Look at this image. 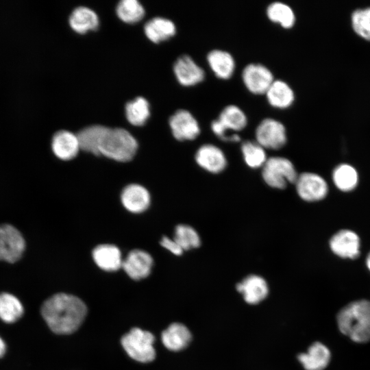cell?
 <instances>
[{
  "label": "cell",
  "mask_w": 370,
  "mask_h": 370,
  "mask_svg": "<svg viewBox=\"0 0 370 370\" xmlns=\"http://www.w3.org/2000/svg\"><path fill=\"white\" fill-rule=\"evenodd\" d=\"M87 313L85 304L78 297L58 293L47 299L41 308V314L49 328L59 334L75 332Z\"/></svg>",
  "instance_id": "obj_1"
},
{
  "label": "cell",
  "mask_w": 370,
  "mask_h": 370,
  "mask_svg": "<svg viewBox=\"0 0 370 370\" xmlns=\"http://www.w3.org/2000/svg\"><path fill=\"white\" fill-rule=\"evenodd\" d=\"M341 332L354 342L370 341V301L360 299L343 307L337 314Z\"/></svg>",
  "instance_id": "obj_2"
},
{
  "label": "cell",
  "mask_w": 370,
  "mask_h": 370,
  "mask_svg": "<svg viewBox=\"0 0 370 370\" xmlns=\"http://www.w3.org/2000/svg\"><path fill=\"white\" fill-rule=\"evenodd\" d=\"M137 149V140L127 130L107 127L99 146V154L117 162H125L134 158Z\"/></svg>",
  "instance_id": "obj_3"
},
{
  "label": "cell",
  "mask_w": 370,
  "mask_h": 370,
  "mask_svg": "<svg viewBox=\"0 0 370 370\" xmlns=\"http://www.w3.org/2000/svg\"><path fill=\"white\" fill-rule=\"evenodd\" d=\"M247 118L245 112L236 105H228L220 112L218 119L212 121V132L221 140L236 143L241 140L237 134L227 135L229 131L239 132L246 127Z\"/></svg>",
  "instance_id": "obj_4"
},
{
  "label": "cell",
  "mask_w": 370,
  "mask_h": 370,
  "mask_svg": "<svg viewBox=\"0 0 370 370\" xmlns=\"http://www.w3.org/2000/svg\"><path fill=\"white\" fill-rule=\"evenodd\" d=\"M262 168V176L265 183L277 189H284L288 184H295L298 177L292 162L283 157L268 158Z\"/></svg>",
  "instance_id": "obj_5"
},
{
  "label": "cell",
  "mask_w": 370,
  "mask_h": 370,
  "mask_svg": "<svg viewBox=\"0 0 370 370\" xmlns=\"http://www.w3.org/2000/svg\"><path fill=\"white\" fill-rule=\"evenodd\" d=\"M154 340L151 332L134 328L122 337L121 345L132 359L140 362H149L156 357Z\"/></svg>",
  "instance_id": "obj_6"
},
{
  "label": "cell",
  "mask_w": 370,
  "mask_h": 370,
  "mask_svg": "<svg viewBox=\"0 0 370 370\" xmlns=\"http://www.w3.org/2000/svg\"><path fill=\"white\" fill-rule=\"evenodd\" d=\"M298 196L307 202L319 201L329 193L327 181L320 175L313 172H304L298 175L295 182Z\"/></svg>",
  "instance_id": "obj_7"
},
{
  "label": "cell",
  "mask_w": 370,
  "mask_h": 370,
  "mask_svg": "<svg viewBox=\"0 0 370 370\" xmlns=\"http://www.w3.org/2000/svg\"><path fill=\"white\" fill-rule=\"evenodd\" d=\"M256 141L265 149L277 150L286 143V131L282 123L266 118L258 125L255 132Z\"/></svg>",
  "instance_id": "obj_8"
},
{
  "label": "cell",
  "mask_w": 370,
  "mask_h": 370,
  "mask_svg": "<svg viewBox=\"0 0 370 370\" xmlns=\"http://www.w3.org/2000/svg\"><path fill=\"white\" fill-rule=\"evenodd\" d=\"M25 241L20 231L10 224L0 225V260L14 263L22 256Z\"/></svg>",
  "instance_id": "obj_9"
},
{
  "label": "cell",
  "mask_w": 370,
  "mask_h": 370,
  "mask_svg": "<svg viewBox=\"0 0 370 370\" xmlns=\"http://www.w3.org/2000/svg\"><path fill=\"white\" fill-rule=\"evenodd\" d=\"M329 247L336 256L354 260L360 254V238L352 230L341 229L331 236L329 240Z\"/></svg>",
  "instance_id": "obj_10"
},
{
  "label": "cell",
  "mask_w": 370,
  "mask_h": 370,
  "mask_svg": "<svg viewBox=\"0 0 370 370\" xmlns=\"http://www.w3.org/2000/svg\"><path fill=\"white\" fill-rule=\"evenodd\" d=\"M241 77L246 88L254 95H265L275 80L272 72L266 66L259 63L246 65Z\"/></svg>",
  "instance_id": "obj_11"
},
{
  "label": "cell",
  "mask_w": 370,
  "mask_h": 370,
  "mask_svg": "<svg viewBox=\"0 0 370 370\" xmlns=\"http://www.w3.org/2000/svg\"><path fill=\"white\" fill-rule=\"evenodd\" d=\"M173 137L180 141L193 140L200 134L201 129L195 117L184 109L177 110L169 120Z\"/></svg>",
  "instance_id": "obj_12"
},
{
  "label": "cell",
  "mask_w": 370,
  "mask_h": 370,
  "mask_svg": "<svg viewBox=\"0 0 370 370\" xmlns=\"http://www.w3.org/2000/svg\"><path fill=\"white\" fill-rule=\"evenodd\" d=\"M153 260L151 256L142 249L130 251L123 260L122 268L135 280L147 278L151 273Z\"/></svg>",
  "instance_id": "obj_13"
},
{
  "label": "cell",
  "mask_w": 370,
  "mask_h": 370,
  "mask_svg": "<svg viewBox=\"0 0 370 370\" xmlns=\"http://www.w3.org/2000/svg\"><path fill=\"white\" fill-rule=\"evenodd\" d=\"M173 72L177 82L184 86H195L205 79L204 69L188 55H182L176 60Z\"/></svg>",
  "instance_id": "obj_14"
},
{
  "label": "cell",
  "mask_w": 370,
  "mask_h": 370,
  "mask_svg": "<svg viewBox=\"0 0 370 370\" xmlns=\"http://www.w3.org/2000/svg\"><path fill=\"white\" fill-rule=\"evenodd\" d=\"M195 159L197 164L212 173L222 172L227 166V158L223 151L212 144H205L197 150Z\"/></svg>",
  "instance_id": "obj_15"
},
{
  "label": "cell",
  "mask_w": 370,
  "mask_h": 370,
  "mask_svg": "<svg viewBox=\"0 0 370 370\" xmlns=\"http://www.w3.org/2000/svg\"><path fill=\"white\" fill-rule=\"evenodd\" d=\"M121 200L126 210L138 214L145 212L149 208L151 197L144 186L138 184H131L123 188Z\"/></svg>",
  "instance_id": "obj_16"
},
{
  "label": "cell",
  "mask_w": 370,
  "mask_h": 370,
  "mask_svg": "<svg viewBox=\"0 0 370 370\" xmlns=\"http://www.w3.org/2000/svg\"><path fill=\"white\" fill-rule=\"evenodd\" d=\"M51 149L55 156L60 160L73 159L80 150L77 134L67 130L58 131L52 137Z\"/></svg>",
  "instance_id": "obj_17"
},
{
  "label": "cell",
  "mask_w": 370,
  "mask_h": 370,
  "mask_svg": "<svg viewBox=\"0 0 370 370\" xmlns=\"http://www.w3.org/2000/svg\"><path fill=\"white\" fill-rule=\"evenodd\" d=\"M236 290L243 295L247 303L253 305L264 300L269 293L266 280L257 275L247 276L236 284Z\"/></svg>",
  "instance_id": "obj_18"
},
{
  "label": "cell",
  "mask_w": 370,
  "mask_h": 370,
  "mask_svg": "<svg viewBox=\"0 0 370 370\" xmlns=\"http://www.w3.org/2000/svg\"><path fill=\"white\" fill-rule=\"evenodd\" d=\"M297 358L305 370H323L330 363L331 353L325 345L316 342L306 352L299 354Z\"/></svg>",
  "instance_id": "obj_19"
},
{
  "label": "cell",
  "mask_w": 370,
  "mask_h": 370,
  "mask_svg": "<svg viewBox=\"0 0 370 370\" xmlns=\"http://www.w3.org/2000/svg\"><path fill=\"white\" fill-rule=\"evenodd\" d=\"M95 264L106 271H115L122 268L123 259L119 247L112 244H101L92 252Z\"/></svg>",
  "instance_id": "obj_20"
},
{
  "label": "cell",
  "mask_w": 370,
  "mask_h": 370,
  "mask_svg": "<svg viewBox=\"0 0 370 370\" xmlns=\"http://www.w3.org/2000/svg\"><path fill=\"white\" fill-rule=\"evenodd\" d=\"M206 59L210 68L218 78L228 79L233 75L236 64L229 52L213 49L207 54Z\"/></svg>",
  "instance_id": "obj_21"
},
{
  "label": "cell",
  "mask_w": 370,
  "mask_h": 370,
  "mask_svg": "<svg viewBox=\"0 0 370 370\" xmlns=\"http://www.w3.org/2000/svg\"><path fill=\"white\" fill-rule=\"evenodd\" d=\"M192 339L187 327L180 323L171 324L162 333V342L171 351L177 352L186 347Z\"/></svg>",
  "instance_id": "obj_22"
},
{
  "label": "cell",
  "mask_w": 370,
  "mask_h": 370,
  "mask_svg": "<svg viewBox=\"0 0 370 370\" xmlns=\"http://www.w3.org/2000/svg\"><path fill=\"white\" fill-rule=\"evenodd\" d=\"M69 22L71 29L80 34H86L88 31H95L99 25L97 14L85 6H79L73 10Z\"/></svg>",
  "instance_id": "obj_23"
},
{
  "label": "cell",
  "mask_w": 370,
  "mask_h": 370,
  "mask_svg": "<svg viewBox=\"0 0 370 370\" xmlns=\"http://www.w3.org/2000/svg\"><path fill=\"white\" fill-rule=\"evenodd\" d=\"M268 103L278 109L289 108L294 102L295 93L285 82L274 80L265 93Z\"/></svg>",
  "instance_id": "obj_24"
},
{
  "label": "cell",
  "mask_w": 370,
  "mask_h": 370,
  "mask_svg": "<svg viewBox=\"0 0 370 370\" xmlns=\"http://www.w3.org/2000/svg\"><path fill=\"white\" fill-rule=\"evenodd\" d=\"M144 32L149 40L159 43L172 38L176 33V27L169 19L155 17L146 23Z\"/></svg>",
  "instance_id": "obj_25"
},
{
  "label": "cell",
  "mask_w": 370,
  "mask_h": 370,
  "mask_svg": "<svg viewBox=\"0 0 370 370\" xmlns=\"http://www.w3.org/2000/svg\"><path fill=\"white\" fill-rule=\"evenodd\" d=\"M332 180L337 189L348 193L354 190L358 185L359 175L354 166L347 163H341L333 169Z\"/></svg>",
  "instance_id": "obj_26"
},
{
  "label": "cell",
  "mask_w": 370,
  "mask_h": 370,
  "mask_svg": "<svg viewBox=\"0 0 370 370\" xmlns=\"http://www.w3.org/2000/svg\"><path fill=\"white\" fill-rule=\"evenodd\" d=\"M107 127L101 125H94L81 130L77 134L80 149L95 156L100 155L99 146Z\"/></svg>",
  "instance_id": "obj_27"
},
{
  "label": "cell",
  "mask_w": 370,
  "mask_h": 370,
  "mask_svg": "<svg viewBox=\"0 0 370 370\" xmlns=\"http://www.w3.org/2000/svg\"><path fill=\"white\" fill-rule=\"evenodd\" d=\"M125 116L134 126L144 125L150 116V106L146 99L138 97L125 105Z\"/></svg>",
  "instance_id": "obj_28"
},
{
  "label": "cell",
  "mask_w": 370,
  "mask_h": 370,
  "mask_svg": "<svg viewBox=\"0 0 370 370\" xmlns=\"http://www.w3.org/2000/svg\"><path fill=\"white\" fill-rule=\"evenodd\" d=\"M266 13L271 22L279 24L283 28L289 29L295 25L294 11L284 3L280 1L271 3L268 5Z\"/></svg>",
  "instance_id": "obj_29"
},
{
  "label": "cell",
  "mask_w": 370,
  "mask_h": 370,
  "mask_svg": "<svg viewBox=\"0 0 370 370\" xmlns=\"http://www.w3.org/2000/svg\"><path fill=\"white\" fill-rule=\"evenodd\" d=\"M23 306L14 295L0 293V319L8 323H12L19 319L23 314Z\"/></svg>",
  "instance_id": "obj_30"
},
{
  "label": "cell",
  "mask_w": 370,
  "mask_h": 370,
  "mask_svg": "<svg viewBox=\"0 0 370 370\" xmlns=\"http://www.w3.org/2000/svg\"><path fill=\"white\" fill-rule=\"evenodd\" d=\"M116 13L122 21L134 24L143 18L145 11L137 0H122L116 5Z\"/></svg>",
  "instance_id": "obj_31"
},
{
  "label": "cell",
  "mask_w": 370,
  "mask_h": 370,
  "mask_svg": "<svg viewBox=\"0 0 370 370\" xmlns=\"http://www.w3.org/2000/svg\"><path fill=\"white\" fill-rule=\"evenodd\" d=\"M241 152L246 164L251 169L262 167L268 159L265 149L256 141H244Z\"/></svg>",
  "instance_id": "obj_32"
},
{
  "label": "cell",
  "mask_w": 370,
  "mask_h": 370,
  "mask_svg": "<svg viewBox=\"0 0 370 370\" xmlns=\"http://www.w3.org/2000/svg\"><path fill=\"white\" fill-rule=\"evenodd\" d=\"M173 239L184 251L197 248L201 238L197 232L191 226L180 224L175 227Z\"/></svg>",
  "instance_id": "obj_33"
},
{
  "label": "cell",
  "mask_w": 370,
  "mask_h": 370,
  "mask_svg": "<svg viewBox=\"0 0 370 370\" xmlns=\"http://www.w3.org/2000/svg\"><path fill=\"white\" fill-rule=\"evenodd\" d=\"M352 25L359 36L370 41V7L355 10L352 15Z\"/></svg>",
  "instance_id": "obj_34"
},
{
  "label": "cell",
  "mask_w": 370,
  "mask_h": 370,
  "mask_svg": "<svg viewBox=\"0 0 370 370\" xmlns=\"http://www.w3.org/2000/svg\"><path fill=\"white\" fill-rule=\"evenodd\" d=\"M160 245L164 249H167L175 256H180L184 251L182 247L173 238L172 239L167 236L162 237L160 241Z\"/></svg>",
  "instance_id": "obj_35"
},
{
  "label": "cell",
  "mask_w": 370,
  "mask_h": 370,
  "mask_svg": "<svg viewBox=\"0 0 370 370\" xmlns=\"http://www.w3.org/2000/svg\"><path fill=\"white\" fill-rule=\"evenodd\" d=\"M6 351V345L3 340L0 337V358L3 357Z\"/></svg>",
  "instance_id": "obj_36"
},
{
  "label": "cell",
  "mask_w": 370,
  "mask_h": 370,
  "mask_svg": "<svg viewBox=\"0 0 370 370\" xmlns=\"http://www.w3.org/2000/svg\"><path fill=\"white\" fill-rule=\"evenodd\" d=\"M365 264H366L367 268L370 271V251L368 253V254L366 256Z\"/></svg>",
  "instance_id": "obj_37"
}]
</instances>
